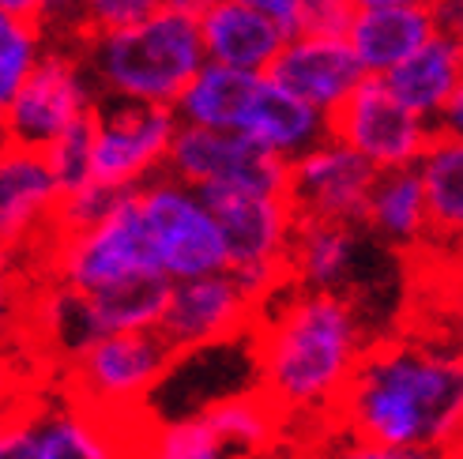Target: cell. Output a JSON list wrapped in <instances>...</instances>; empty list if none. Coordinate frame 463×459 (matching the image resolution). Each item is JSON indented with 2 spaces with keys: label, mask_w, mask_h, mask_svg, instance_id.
<instances>
[{
  "label": "cell",
  "mask_w": 463,
  "mask_h": 459,
  "mask_svg": "<svg viewBox=\"0 0 463 459\" xmlns=\"http://www.w3.org/2000/svg\"><path fill=\"white\" fill-rule=\"evenodd\" d=\"M365 313L351 294L283 286L249 332L252 388L279 410L290 441L332 426L369 351Z\"/></svg>",
  "instance_id": "6da1fadb"
},
{
  "label": "cell",
  "mask_w": 463,
  "mask_h": 459,
  "mask_svg": "<svg viewBox=\"0 0 463 459\" xmlns=\"http://www.w3.org/2000/svg\"><path fill=\"white\" fill-rule=\"evenodd\" d=\"M332 426L388 448L452 459L463 441V358L430 335L373 339Z\"/></svg>",
  "instance_id": "7a4b0ae2"
},
{
  "label": "cell",
  "mask_w": 463,
  "mask_h": 459,
  "mask_svg": "<svg viewBox=\"0 0 463 459\" xmlns=\"http://www.w3.org/2000/svg\"><path fill=\"white\" fill-rule=\"evenodd\" d=\"M80 57L99 98L174 106L203 68L200 27L193 15L158 8L144 23L80 42Z\"/></svg>",
  "instance_id": "3957f363"
},
{
  "label": "cell",
  "mask_w": 463,
  "mask_h": 459,
  "mask_svg": "<svg viewBox=\"0 0 463 459\" xmlns=\"http://www.w3.org/2000/svg\"><path fill=\"white\" fill-rule=\"evenodd\" d=\"M294 448L290 429L257 388H241L193 415L136 426V459H257Z\"/></svg>",
  "instance_id": "277c9868"
},
{
  "label": "cell",
  "mask_w": 463,
  "mask_h": 459,
  "mask_svg": "<svg viewBox=\"0 0 463 459\" xmlns=\"http://www.w3.org/2000/svg\"><path fill=\"white\" fill-rule=\"evenodd\" d=\"M31 271L76 294H99L128 279H162L136 189L121 192L99 219L57 230Z\"/></svg>",
  "instance_id": "5b68a950"
},
{
  "label": "cell",
  "mask_w": 463,
  "mask_h": 459,
  "mask_svg": "<svg viewBox=\"0 0 463 459\" xmlns=\"http://www.w3.org/2000/svg\"><path fill=\"white\" fill-rule=\"evenodd\" d=\"M181 358L158 332H113L83 347L64 365V392L113 418L147 415L158 384Z\"/></svg>",
  "instance_id": "8992f818"
},
{
  "label": "cell",
  "mask_w": 463,
  "mask_h": 459,
  "mask_svg": "<svg viewBox=\"0 0 463 459\" xmlns=\"http://www.w3.org/2000/svg\"><path fill=\"white\" fill-rule=\"evenodd\" d=\"M203 200L226 245V271L260 305L290 286L287 257L298 215L287 192H207Z\"/></svg>",
  "instance_id": "52a82bcc"
},
{
  "label": "cell",
  "mask_w": 463,
  "mask_h": 459,
  "mask_svg": "<svg viewBox=\"0 0 463 459\" xmlns=\"http://www.w3.org/2000/svg\"><path fill=\"white\" fill-rule=\"evenodd\" d=\"M136 203H140V219L158 275L166 283L226 271V245L219 222L196 189L181 185L170 173H158L136 189Z\"/></svg>",
  "instance_id": "ba28073f"
},
{
  "label": "cell",
  "mask_w": 463,
  "mask_h": 459,
  "mask_svg": "<svg viewBox=\"0 0 463 459\" xmlns=\"http://www.w3.org/2000/svg\"><path fill=\"white\" fill-rule=\"evenodd\" d=\"M95 106H99V90L80 57V45L50 42L5 113L8 144L45 151L61 136L87 125Z\"/></svg>",
  "instance_id": "9c48e42d"
},
{
  "label": "cell",
  "mask_w": 463,
  "mask_h": 459,
  "mask_svg": "<svg viewBox=\"0 0 463 459\" xmlns=\"http://www.w3.org/2000/svg\"><path fill=\"white\" fill-rule=\"evenodd\" d=\"M170 106L99 98L90 113V181L109 192H132L166 170L177 136Z\"/></svg>",
  "instance_id": "30bf717a"
},
{
  "label": "cell",
  "mask_w": 463,
  "mask_h": 459,
  "mask_svg": "<svg viewBox=\"0 0 463 459\" xmlns=\"http://www.w3.org/2000/svg\"><path fill=\"white\" fill-rule=\"evenodd\" d=\"M260 309L264 305L234 275L215 271V275H200V279L170 283L155 332L177 358H189L200 351H215L226 347V342L249 339Z\"/></svg>",
  "instance_id": "8fae6325"
},
{
  "label": "cell",
  "mask_w": 463,
  "mask_h": 459,
  "mask_svg": "<svg viewBox=\"0 0 463 459\" xmlns=\"http://www.w3.org/2000/svg\"><path fill=\"white\" fill-rule=\"evenodd\" d=\"M328 136L365 158L377 173H388L411 170L419 163L433 140V125L414 117L384 87V80L365 76L354 87V95L328 117Z\"/></svg>",
  "instance_id": "7c38bea8"
},
{
  "label": "cell",
  "mask_w": 463,
  "mask_h": 459,
  "mask_svg": "<svg viewBox=\"0 0 463 459\" xmlns=\"http://www.w3.org/2000/svg\"><path fill=\"white\" fill-rule=\"evenodd\" d=\"M196 192H287V163L252 147L238 132L177 128L166 170Z\"/></svg>",
  "instance_id": "4fadbf2b"
},
{
  "label": "cell",
  "mask_w": 463,
  "mask_h": 459,
  "mask_svg": "<svg viewBox=\"0 0 463 459\" xmlns=\"http://www.w3.org/2000/svg\"><path fill=\"white\" fill-rule=\"evenodd\" d=\"M61 185L42 151L0 147V248L34 267L42 248L57 234Z\"/></svg>",
  "instance_id": "5bb4252c"
},
{
  "label": "cell",
  "mask_w": 463,
  "mask_h": 459,
  "mask_svg": "<svg viewBox=\"0 0 463 459\" xmlns=\"http://www.w3.org/2000/svg\"><path fill=\"white\" fill-rule=\"evenodd\" d=\"M373 181L377 170L365 158L324 136L317 147L287 163V200L298 219L362 226Z\"/></svg>",
  "instance_id": "9a60e30c"
},
{
  "label": "cell",
  "mask_w": 463,
  "mask_h": 459,
  "mask_svg": "<svg viewBox=\"0 0 463 459\" xmlns=\"http://www.w3.org/2000/svg\"><path fill=\"white\" fill-rule=\"evenodd\" d=\"M264 76H271L279 87H287L294 98H302L324 117L354 95V87L365 80L362 64L354 61L346 38H328V34H287L279 57Z\"/></svg>",
  "instance_id": "2e32d148"
},
{
  "label": "cell",
  "mask_w": 463,
  "mask_h": 459,
  "mask_svg": "<svg viewBox=\"0 0 463 459\" xmlns=\"http://www.w3.org/2000/svg\"><path fill=\"white\" fill-rule=\"evenodd\" d=\"M136 418H113L61 392L34 399L38 459H136Z\"/></svg>",
  "instance_id": "e0dca14e"
},
{
  "label": "cell",
  "mask_w": 463,
  "mask_h": 459,
  "mask_svg": "<svg viewBox=\"0 0 463 459\" xmlns=\"http://www.w3.org/2000/svg\"><path fill=\"white\" fill-rule=\"evenodd\" d=\"M252 147H260L271 158L294 163L298 155H306L328 136V117L294 98L287 87H279L271 76H260L252 95L245 102V113L234 128Z\"/></svg>",
  "instance_id": "ac0fdd59"
},
{
  "label": "cell",
  "mask_w": 463,
  "mask_h": 459,
  "mask_svg": "<svg viewBox=\"0 0 463 459\" xmlns=\"http://www.w3.org/2000/svg\"><path fill=\"white\" fill-rule=\"evenodd\" d=\"M362 257H365V230L362 226L298 219L294 238H290V257H287L290 286L332 290V294L354 297V279H358Z\"/></svg>",
  "instance_id": "d6986e66"
},
{
  "label": "cell",
  "mask_w": 463,
  "mask_h": 459,
  "mask_svg": "<svg viewBox=\"0 0 463 459\" xmlns=\"http://www.w3.org/2000/svg\"><path fill=\"white\" fill-rule=\"evenodd\" d=\"M196 27H200L203 61L252 76H264L287 42L283 27H275L268 15L234 5V0H215L196 19Z\"/></svg>",
  "instance_id": "ffe728a7"
},
{
  "label": "cell",
  "mask_w": 463,
  "mask_h": 459,
  "mask_svg": "<svg viewBox=\"0 0 463 459\" xmlns=\"http://www.w3.org/2000/svg\"><path fill=\"white\" fill-rule=\"evenodd\" d=\"M437 34V23L426 0L411 5H388V8H358L351 27H346V45L365 76L384 80L392 68L403 64L422 42Z\"/></svg>",
  "instance_id": "44dd1931"
},
{
  "label": "cell",
  "mask_w": 463,
  "mask_h": 459,
  "mask_svg": "<svg viewBox=\"0 0 463 459\" xmlns=\"http://www.w3.org/2000/svg\"><path fill=\"white\" fill-rule=\"evenodd\" d=\"M362 230L384 252H403V257L430 252V211H426V192L414 166L377 173L365 200Z\"/></svg>",
  "instance_id": "7402d4cb"
},
{
  "label": "cell",
  "mask_w": 463,
  "mask_h": 459,
  "mask_svg": "<svg viewBox=\"0 0 463 459\" xmlns=\"http://www.w3.org/2000/svg\"><path fill=\"white\" fill-rule=\"evenodd\" d=\"M463 83V38H452L437 31L430 42H422L403 64H396L384 76V87L396 95L414 117L437 121L452 90Z\"/></svg>",
  "instance_id": "603a6c76"
},
{
  "label": "cell",
  "mask_w": 463,
  "mask_h": 459,
  "mask_svg": "<svg viewBox=\"0 0 463 459\" xmlns=\"http://www.w3.org/2000/svg\"><path fill=\"white\" fill-rule=\"evenodd\" d=\"M430 211V252H463V144L433 132L414 163Z\"/></svg>",
  "instance_id": "cb8c5ba5"
},
{
  "label": "cell",
  "mask_w": 463,
  "mask_h": 459,
  "mask_svg": "<svg viewBox=\"0 0 463 459\" xmlns=\"http://www.w3.org/2000/svg\"><path fill=\"white\" fill-rule=\"evenodd\" d=\"M257 80L260 76H252V72H234V68L203 61V68L189 80V87L181 90L170 109H174L177 125H184V128L234 132Z\"/></svg>",
  "instance_id": "d4e9b609"
},
{
  "label": "cell",
  "mask_w": 463,
  "mask_h": 459,
  "mask_svg": "<svg viewBox=\"0 0 463 459\" xmlns=\"http://www.w3.org/2000/svg\"><path fill=\"white\" fill-rule=\"evenodd\" d=\"M170 283L166 279H128L118 286H106L99 294H87L90 313L102 335L113 332H155L162 305H166Z\"/></svg>",
  "instance_id": "484cf974"
},
{
  "label": "cell",
  "mask_w": 463,
  "mask_h": 459,
  "mask_svg": "<svg viewBox=\"0 0 463 459\" xmlns=\"http://www.w3.org/2000/svg\"><path fill=\"white\" fill-rule=\"evenodd\" d=\"M45 45H50V34L38 23L0 12V121H5L8 106L15 102L19 87L34 72Z\"/></svg>",
  "instance_id": "4316f807"
},
{
  "label": "cell",
  "mask_w": 463,
  "mask_h": 459,
  "mask_svg": "<svg viewBox=\"0 0 463 459\" xmlns=\"http://www.w3.org/2000/svg\"><path fill=\"white\" fill-rule=\"evenodd\" d=\"M34 271L0 248V358H12V347L27 342V302Z\"/></svg>",
  "instance_id": "83f0119b"
},
{
  "label": "cell",
  "mask_w": 463,
  "mask_h": 459,
  "mask_svg": "<svg viewBox=\"0 0 463 459\" xmlns=\"http://www.w3.org/2000/svg\"><path fill=\"white\" fill-rule=\"evenodd\" d=\"M294 448L302 459H445V455H430V452H414V448H388L377 441H362L339 426H324V429L309 433L306 441H298Z\"/></svg>",
  "instance_id": "f1b7e54d"
},
{
  "label": "cell",
  "mask_w": 463,
  "mask_h": 459,
  "mask_svg": "<svg viewBox=\"0 0 463 459\" xmlns=\"http://www.w3.org/2000/svg\"><path fill=\"white\" fill-rule=\"evenodd\" d=\"M42 155L57 177L61 196H72L87 185H95V181H90V121L61 136V140L53 147H45Z\"/></svg>",
  "instance_id": "f546056e"
},
{
  "label": "cell",
  "mask_w": 463,
  "mask_h": 459,
  "mask_svg": "<svg viewBox=\"0 0 463 459\" xmlns=\"http://www.w3.org/2000/svg\"><path fill=\"white\" fill-rule=\"evenodd\" d=\"M158 8H162V0H83V8H80V42L95 38V34L136 27V23H144Z\"/></svg>",
  "instance_id": "4dcf8cb0"
},
{
  "label": "cell",
  "mask_w": 463,
  "mask_h": 459,
  "mask_svg": "<svg viewBox=\"0 0 463 459\" xmlns=\"http://www.w3.org/2000/svg\"><path fill=\"white\" fill-rule=\"evenodd\" d=\"M34 396H27L0 422V459H38V429H34Z\"/></svg>",
  "instance_id": "1f68e13d"
},
{
  "label": "cell",
  "mask_w": 463,
  "mask_h": 459,
  "mask_svg": "<svg viewBox=\"0 0 463 459\" xmlns=\"http://www.w3.org/2000/svg\"><path fill=\"white\" fill-rule=\"evenodd\" d=\"M354 12H358L354 0H302V8H298V31L343 38Z\"/></svg>",
  "instance_id": "d6a6232c"
},
{
  "label": "cell",
  "mask_w": 463,
  "mask_h": 459,
  "mask_svg": "<svg viewBox=\"0 0 463 459\" xmlns=\"http://www.w3.org/2000/svg\"><path fill=\"white\" fill-rule=\"evenodd\" d=\"M80 8L83 0H45V12L38 27L50 34V42H80Z\"/></svg>",
  "instance_id": "836d02e7"
},
{
  "label": "cell",
  "mask_w": 463,
  "mask_h": 459,
  "mask_svg": "<svg viewBox=\"0 0 463 459\" xmlns=\"http://www.w3.org/2000/svg\"><path fill=\"white\" fill-rule=\"evenodd\" d=\"M234 5H245L252 12L268 15L275 27H283L287 34L298 31V8H302V0H234Z\"/></svg>",
  "instance_id": "e575fe53"
},
{
  "label": "cell",
  "mask_w": 463,
  "mask_h": 459,
  "mask_svg": "<svg viewBox=\"0 0 463 459\" xmlns=\"http://www.w3.org/2000/svg\"><path fill=\"white\" fill-rule=\"evenodd\" d=\"M27 384H23V370L15 358H0V407H15L19 399H27Z\"/></svg>",
  "instance_id": "d590c367"
},
{
  "label": "cell",
  "mask_w": 463,
  "mask_h": 459,
  "mask_svg": "<svg viewBox=\"0 0 463 459\" xmlns=\"http://www.w3.org/2000/svg\"><path fill=\"white\" fill-rule=\"evenodd\" d=\"M433 132H441V136H452V140L463 144V83L452 90V98L445 102V109L437 113V121H433Z\"/></svg>",
  "instance_id": "8d00e7d4"
},
{
  "label": "cell",
  "mask_w": 463,
  "mask_h": 459,
  "mask_svg": "<svg viewBox=\"0 0 463 459\" xmlns=\"http://www.w3.org/2000/svg\"><path fill=\"white\" fill-rule=\"evenodd\" d=\"M437 31H445L452 38H463V0H426Z\"/></svg>",
  "instance_id": "74e56055"
},
{
  "label": "cell",
  "mask_w": 463,
  "mask_h": 459,
  "mask_svg": "<svg viewBox=\"0 0 463 459\" xmlns=\"http://www.w3.org/2000/svg\"><path fill=\"white\" fill-rule=\"evenodd\" d=\"M0 12H5V15H15V19H31V23H42L45 0H0Z\"/></svg>",
  "instance_id": "f35d334b"
},
{
  "label": "cell",
  "mask_w": 463,
  "mask_h": 459,
  "mask_svg": "<svg viewBox=\"0 0 463 459\" xmlns=\"http://www.w3.org/2000/svg\"><path fill=\"white\" fill-rule=\"evenodd\" d=\"M212 5H215V0H162V8H174V12L193 15V19H200Z\"/></svg>",
  "instance_id": "ab89813d"
},
{
  "label": "cell",
  "mask_w": 463,
  "mask_h": 459,
  "mask_svg": "<svg viewBox=\"0 0 463 459\" xmlns=\"http://www.w3.org/2000/svg\"><path fill=\"white\" fill-rule=\"evenodd\" d=\"M388 5H411V0H354V8H388Z\"/></svg>",
  "instance_id": "60d3db41"
},
{
  "label": "cell",
  "mask_w": 463,
  "mask_h": 459,
  "mask_svg": "<svg viewBox=\"0 0 463 459\" xmlns=\"http://www.w3.org/2000/svg\"><path fill=\"white\" fill-rule=\"evenodd\" d=\"M452 347L459 351V358H463V309H459V320H456V335H452Z\"/></svg>",
  "instance_id": "b9f144b4"
},
{
  "label": "cell",
  "mask_w": 463,
  "mask_h": 459,
  "mask_svg": "<svg viewBox=\"0 0 463 459\" xmlns=\"http://www.w3.org/2000/svg\"><path fill=\"white\" fill-rule=\"evenodd\" d=\"M257 459H302L298 448H283V452H271V455H257Z\"/></svg>",
  "instance_id": "7bdbcfd3"
},
{
  "label": "cell",
  "mask_w": 463,
  "mask_h": 459,
  "mask_svg": "<svg viewBox=\"0 0 463 459\" xmlns=\"http://www.w3.org/2000/svg\"><path fill=\"white\" fill-rule=\"evenodd\" d=\"M0 147H8V132H5V121H0Z\"/></svg>",
  "instance_id": "ee69618b"
},
{
  "label": "cell",
  "mask_w": 463,
  "mask_h": 459,
  "mask_svg": "<svg viewBox=\"0 0 463 459\" xmlns=\"http://www.w3.org/2000/svg\"><path fill=\"white\" fill-rule=\"evenodd\" d=\"M31 396H34V392H31ZM19 403H23V399H19ZM19 403H15V407H19ZM15 407H0V422H5V415H8V410H15Z\"/></svg>",
  "instance_id": "f6af8a7d"
},
{
  "label": "cell",
  "mask_w": 463,
  "mask_h": 459,
  "mask_svg": "<svg viewBox=\"0 0 463 459\" xmlns=\"http://www.w3.org/2000/svg\"><path fill=\"white\" fill-rule=\"evenodd\" d=\"M456 455H459V459H463V441H459V448H456Z\"/></svg>",
  "instance_id": "bcb514c9"
},
{
  "label": "cell",
  "mask_w": 463,
  "mask_h": 459,
  "mask_svg": "<svg viewBox=\"0 0 463 459\" xmlns=\"http://www.w3.org/2000/svg\"><path fill=\"white\" fill-rule=\"evenodd\" d=\"M452 459H459V455H452Z\"/></svg>",
  "instance_id": "7dc6e473"
}]
</instances>
